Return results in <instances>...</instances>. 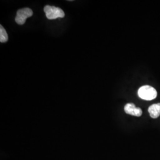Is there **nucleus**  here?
<instances>
[{
	"label": "nucleus",
	"instance_id": "obj_6",
	"mask_svg": "<svg viewBox=\"0 0 160 160\" xmlns=\"http://www.w3.org/2000/svg\"><path fill=\"white\" fill-rule=\"evenodd\" d=\"M0 26V42L1 43H5L8 41V34L2 26L1 25Z\"/></svg>",
	"mask_w": 160,
	"mask_h": 160
},
{
	"label": "nucleus",
	"instance_id": "obj_1",
	"mask_svg": "<svg viewBox=\"0 0 160 160\" xmlns=\"http://www.w3.org/2000/svg\"><path fill=\"white\" fill-rule=\"evenodd\" d=\"M138 96L145 100H154L157 96V92L154 88L149 86H143L138 91Z\"/></svg>",
	"mask_w": 160,
	"mask_h": 160
},
{
	"label": "nucleus",
	"instance_id": "obj_3",
	"mask_svg": "<svg viewBox=\"0 0 160 160\" xmlns=\"http://www.w3.org/2000/svg\"><path fill=\"white\" fill-rule=\"evenodd\" d=\"M33 11L29 8H24L19 10L17 12V16L15 18L16 22L19 25L24 24L28 18L32 16Z\"/></svg>",
	"mask_w": 160,
	"mask_h": 160
},
{
	"label": "nucleus",
	"instance_id": "obj_2",
	"mask_svg": "<svg viewBox=\"0 0 160 160\" xmlns=\"http://www.w3.org/2000/svg\"><path fill=\"white\" fill-rule=\"evenodd\" d=\"M44 12L46 16L49 20H53L57 18H63L65 12L63 10L55 6H46L44 7Z\"/></svg>",
	"mask_w": 160,
	"mask_h": 160
},
{
	"label": "nucleus",
	"instance_id": "obj_5",
	"mask_svg": "<svg viewBox=\"0 0 160 160\" xmlns=\"http://www.w3.org/2000/svg\"><path fill=\"white\" fill-rule=\"evenodd\" d=\"M148 112L152 118L156 119L158 118L160 116V103L150 106L148 108Z\"/></svg>",
	"mask_w": 160,
	"mask_h": 160
},
{
	"label": "nucleus",
	"instance_id": "obj_4",
	"mask_svg": "<svg viewBox=\"0 0 160 160\" xmlns=\"http://www.w3.org/2000/svg\"><path fill=\"white\" fill-rule=\"evenodd\" d=\"M126 114H130L134 116L139 117L142 114V111L139 108H137L133 103H128L124 108Z\"/></svg>",
	"mask_w": 160,
	"mask_h": 160
}]
</instances>
